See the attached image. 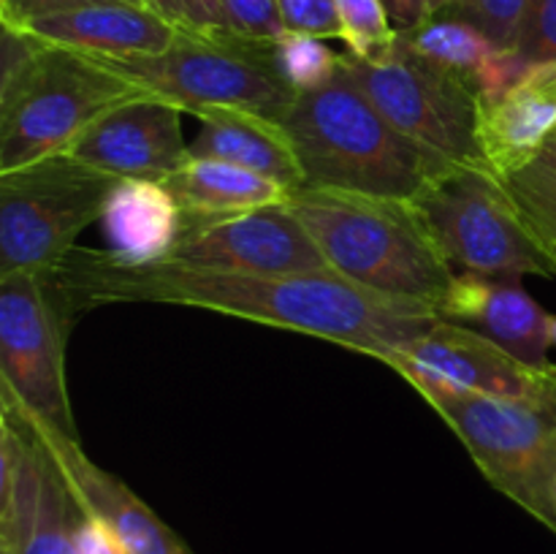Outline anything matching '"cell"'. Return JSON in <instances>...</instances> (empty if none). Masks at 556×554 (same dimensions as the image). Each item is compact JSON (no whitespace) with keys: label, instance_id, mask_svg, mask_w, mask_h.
<instances>
[{"label":"cell","instance_id":"1","mask_svg":"<svg viewBox=\"0 0 556 554\" xmlns=\"http://www.w3.org/2000/svg\"><path fill=\"white\" fill-rule=\"evenodd\" d=\"M43 280L68 324L101 304H179L302 331L372 358L410 345L443 320L429 304L369 291L334 269L277 277L226 275L177 261L128 266L106 250L74 248L43 272Z\"/></svg>","mask_w":556,"mask_h":554},{"label":"cell","instance_id":"2","mask_svg":"<svg viewBox=\"0 0 556 554\" xmlns=\"http://www.w3.org/2000/svg\"><path fill=\"white\" fill-rule=\"evenodd\" d=\"M282 130L313 188L416 201L456 166L402 136L345 68L329 85L299 92Z\"/></svg>","mask_w":556,"mask_h":554},{"label":"cell","instance_id":"3","mask_svg":"<svg viewBox=\"0 0 556 554\" xmlns=\"http://www.w3.org/2000/svg\"><path fill=\"white\" fill-rule=\"evenodd\" d=\"M286 201L329 269L369 291L440 307L456 272L413 201L313 185L291 190Z\"/></svg>","mask_w":556,"mask_h":554},{"label":"cell","instance_id":"4","mask_svg":"<svg viewBox=\"0 0 556 554\" xmlns=\"http://www.w3.org/2000/svg\"><path fill=\"white\" fill-rule=\"evenodd\" d=\"M462 440L481 476L556 536V405L410 383Z\"/></svg>","mask_w":556,"mask_h":554},{"label":"cell","instance_id":"5","mask_svg":"<svg viewBox=\"0 0 556 554\" xmlns=\"http://www.w3.org/2000/svg\"><path fill=\"white\" fill-rule=\"evenodd\" d=\"M271 43L233 33L182 30L174 47L155 58L98 60L182 112L220 106L282 125L296 92L277 71Z\"/></svg>","mask_w":556,"mask_h":554},{"label":"cell","instance_id":"6","mask_svg":"<svg viewBox=\"0 0 556 554\" xmlns=\"http://www.w3.org/2000/svg\"><path fill=\"white\" fill-rule=\"evenodd\" d=\"M119 182L71 152L0 172V277L60 264Z\"/></svg>","mask_w":556,"mask_h":554},{"label":"cell","instance_id":"7","mask_svg":"<svg viewBox=\"0 0 556 554\" xmlns=\"http://www.w3.org/2000/svg\"><path fill=\"white\" fill-rule=\"evenodd\" d=\"M413 204L451 266L494 280L556 277L508 188L489 166H454Z\"/></svg>","mask_w":556,"mask_h":554},{"label":"cell","instance_id":"8","mask_svg":"<svg viewBox=\"0 0 556 554\" xmlns=\"http://www.w3.org/2000/svg\"><path fill=\"white\" fill-rule=\"evenodd\" d=\"M144 96L103 60L52 43L30 85L0 109V172L63 155L103 114Z\"/></svg>","mask_w":556,"mask_h":554},{"label":"cell","instance_id":"9","mask_svg":"<svg viewBox=\"0 0 556 554\" xmlns=\"http://www.w3.org/2000/svg\"><path fill=\"white\" fill-rule=\"evenodd\" d=\"M342 68L375 109L418 147L456 166H489L481 144L483 101L476 87L418 58L402 38L372 60L345 52Z\"/></svg>","mask_w":556,"mask_h":554},{"label":"cell","instance_id":"10","mask_svg":"<svg viewBox=\"0 0 556 554\" xmlns=\"http://www.w3.org/2000/svg\"><path fill=\"white\" fill-rule=\"evenodd\" d=\"M65 335L68 320L43 272L0 277V389L49 427L79 440L65 378Z\"/></svg>","mask_w":556,"mask_h":554},{"label":"cell","instance_id":"11","mask_svg":"<svg viewBox=\"0 0 556 554\" xmlns=\"http://www.w3.org/2000/svg\"><path fill=\"white\" fill-rule=\"evenodd\" d=\"M81 505L36 435L0 407V549L9 554H79Z\"/></svg>","mask_w":556,"mask_h":554},{"label":"cell","instance_id":"12","mask_svg":"<svg viewBox=\"0 0 556 554\" xmlns=\"http://www.w3.org/2000/svg\"><path fill=\"white\" fill-rule=\"evenodd\" d=\"M378 362L389 364L407 383L434 380L500 400L556 405V364L525 362L492 337L454 320H438L410 345L380 353Z\"/></svg>","mask_w":556,"mask_h":554},{"label":"cell","instance_id":"13","mask_svg":"<svg viewBox=\"0 0 556 554\" xmlns=\"http://www.w3.org/2000/svg\"><path fill=\"white\" fill-rule=\"evenodd\" d=\"M168 261L226 275H304L329 269L315 239L288 201L228 217H185Z\"/></svg>","mask_w":556,"mask_h":554},{"label":"cell","instance_id":"14","mask_svg":"<svg viewBox=\"0 0 556 554\" xmlns=\"http://www.w3.org/2000/svg\"><path fill=\"white\" fill-rule=\"evenodd\" d=\"M0 407L11 411L20 421L30 427L38 443L54 459L60 476L65 478L81 511L106 521L130 554H195L123 478L92 462L81 451L79 440L68 438L60 429L49 427L47 421L33 416L3 389H0Z\"/></svg>","mask_w":556,"mask_h":554},{"label":"cell","instance_id":"15","mask_svg":"<svg viewBox=\"0 0 556 554\" xmlns=\"http://www.w3.org/2000/svg\"><path fill=\"white\" fill-rule=\"evenodd\" d=\"M68 152L119 179L163 182L190 158L182 109L150 92L103 114Z\"/></svg>","mask_w":556,"mask_h":554},{"label":"cell","instance_id":"16","mask_svg":"<svg viewBox=\"0 0 556 554\" xmlns=\"http://www.w3.org/2000/svg\"><path fill=\"white\" fill-rule=\"evenodd\" d=\"M22 27L54 47L106 60L155 58L172 49L182 33V27L168 22L155 9L130 3L76 5L38 16Z\"/></svg>","mask_w":556,"mask_h":554},{"label":"cell","instance_id":"17","mask_svg":"<svg viewBox=\"0 0 556 554\" xmlns=\"http://www.w3.org/2000/svg\"><path fill=\"white\" fill-rule=\"evenodd\" d=\"M438 313L443 320L478 326L481 335L492 337L525 362L548 364L554 315L525 291L521 280H494L462 272L451 282Z\"/></svg>","mask_w":556,"mask_h":554},{"label":"cell","instance_id":"18","mask_svg":"<svg viewBox=\"0 0 556 554\" xmlns=\"http://www.w3.org/2000/svg\"><path fill=\"white\" fill-rule=\"evenodd\" d=\"M556 136V60L527 71L497 101L481 103V144L497 177L535 158Z\"/></svg>","mask_w":556,"mask_h":554},{"label":"cell","instance_id":"19","mask_svg":"<svg viewBox=\"0 0 556 554\" xmlns=\"http://www.w3.org/2000/svg\"><path fill=\"white\" fill-rule=\"evenodd\" d=\"M106 253L128 266L163 264L185 231V212L163 182L123 179L101 215Z\"/></svg>","mask_w":556,"mask_h":554},{"label":"cell","instance_id":"20","mask_svg":"<svg viewBox=\"0 0 556 554\" xmlns=\"http://www.w3.org/2000/svg\"><path fill=\"white\" fill-rule=\"evenodd\" d=\"M199 136L190 144L193 158L226 161L282 185L291 193L304 185V172L282 125L237 109H195Z\"/></svg>","mask_w":556,"mask_h":554},{"label":"cell","instance_id":"21","mask_svg":"<svg viewBox=\"0 0 556 554\" xmlns=\"http://www.w3.org/2000/svg\"><path fill=\"white\" fill-rule=\"evenodd\" d=\"M185 217H228L261 206L282 204L288 190L261 174L226 161L190 155L172 177L163 179Z\"/></svg>","mask_w":556,"mask_h":554},{"label":"cell","instance_id":"22","mask_svg":"<svg viewBox=\"0 0 556 554\" xmlns=\"http://www.w3.org/2000/svg\"><path fill=\"white\" fill-rule=\"evenodd\" d=\"M500 179L508 188L538 248L556 269V139Z\"/></svg>","mask_w":556,"mask_h":554},{"label":"cell","instance_id":"23","mask_svg":"<svg viewBox=\"0 0 556 554\" xmlns=\"http://www.w3.org/2000/svg\"><path fill=\"white\" fill-rule=\"evenodd\" d=\"M275 65L293 92H309L329 85L342 71V54L326 47L324 38L291 33L271 43Z\"/></svg>","mask_w":556,"mask_h":554},{"label":"cell","instance_id":"24","mask_svg":"<svg viewBox=\"0 0 556 554\" xmlns=\"http://www.w3.org/2000/svg\"><path fill=\"white\" fill-rule=\"evenodd\" d=\"M337 16H340V38L345 41L351 58H380L400 38L383 0H337Z\"/></svg>","mask_w":556,"mask_h":554},{"label":"cell","instance_id":"25","mask_svg":"<svg viewBox=\"0 0 556 554\" xmlns=\"http://www.w3.org/2000/svg\"><path fill=\"white\" fill-rule=\"evenodd\" d=\"M52 43L25 27L0 22V109L9 106L41 68Z\"/></svg>","mask_w":556,"mask_h":554},{"label":"cell","instance_id":"26","mask_svg":"<svg viewBox=\"0 0 556 554\" xmlns=\"http://www.w3.org/2000/svg\"><path fill=\"white\" fill-rule=\"evenodd\" d=\"M527 3L530 0H456L451 14L481 27L500 47L516 49L521 25H525Z\"/></svg>","mask_w":556,"mask_h":554},{"label":"cell","instance_id":"27","mask_svg":"<svg viewBox=\"0 0 556 554\" xmlns=\"http://www.w3.org/2000/svg\"><path fill=\"white\" fill-rule=\"evenodd\" d=\"M226 30L248 41H277L286 36L277 0H223Z\"/></svg>","mask_w":556,"mask_h":554},{"label":"cell","instance_id":"28","mask_svg":"<svg viewBox=\"0 0 556 554\" xmlns=\"http://www.w3.org/2000/svg\"><path fill=\"white\" fill-rule=\"evenodd\" d=\"M516 52L530 68L556 60V0H530Z\"/></svg>","mask_w":556,"mask_h":554},{"label":"cell","instance_id":"29","mask_svg":"<svg viewBox=\"0 0 556 554\" xmlns=\"http://www.w3.org/2000/svg\"><path fill=\"white\" fill-rule=\"evenodd\" d=\"M286 30L315 38H340L337 0H277Z\"/></svg>","mask_w":556,"mask_h":554},{"label":"cell","instance_id":"30","mask_svg":"<svg viewBox=\"0 0 556 554\" xmlns=\"http://www.w3.org/2000/svg\"><path fill=\"white\" fill-rule=\"evenodd\" d=\"M90 3H130L152 9L150 0H0V22L3 25H27V22L38 20V16L58 14V11L76 9V5Z\"/></svg>","mask_w":556,"mask_h":554},{"label":"cell","instance_id":"31","mask_svg":"<svg viewBox=\"0 0 556 554\" xmlns=\"http://www.w3.org/2000/svg\"><path fill=\"white\" fill-rule=\"evenodd\" d=\"M396 30H416L454 11L456 0H383Z\"/></svg>","mask_w":556,"mask_h":554},{"label":"cell","instance_id":"32","mask_svg":"<svg viewBox=\"0 0 556 554\" xmlns=\"http://www.w3.org/2000/svg\"><path fill=\"white\" fill-rule=\"evenodd\" d=\"M74 538L79 554H130L128 549H125V543L117 538V532H114L106 521L98 519V516L92 514H85V511H81V516L76 519Z\"/></svg>","mask_w":556,"mask_h":554},{"label":"cell","instance_id":"33","mask_svg":"<svg viewBox=\"0 0 556 554\" xmlns=\"http://www.w3.org/2000/svg\"><path fill=\"white\" fill-rule=\"evenodd\" d=\"M190 30L199 33H228L223 0H185Z\"/></svg>","mask_w":556,"mask_h":554},{"label":"cell","instance_id":"34","mask_svg":"<svg viewBox=\"0 0 556 554\" xmlns=\"http://www.w3.org/2000/svg\"><path fill=\"white\" fill-rule=\"evenodd\" d=\"M150 5L157 11V14L166 16L168 22H174L177 27L190 30L188 11H185V0H150Z\"/></svg>","mask_w":556,"mask_h":554},{"label":"cell","instance_id":"35","mask_svg":"<svg viewBox=\"0 0 556 554\" xmlns=\"http://www.w3.org/2000/svg\"><path fill=\"white\" fill-rule=\"evenodd\" d=\"M552 342L556 345V315H554V320H552Z\"/></svg>","mask_w":556,"mask_h":554},{"label":"cell","instance_id":"36","mask_svg":"<svg viewBox=\"0 0 556 554\" xmlns=\"http://www.w3.org/2000/svg\"><path fill=\"white\" fill-rule=\"evenodd\" d=\"M554 139H556V136H554Z\"/></svg>","mask_w":556,"mask_h":554}]
</instances>
